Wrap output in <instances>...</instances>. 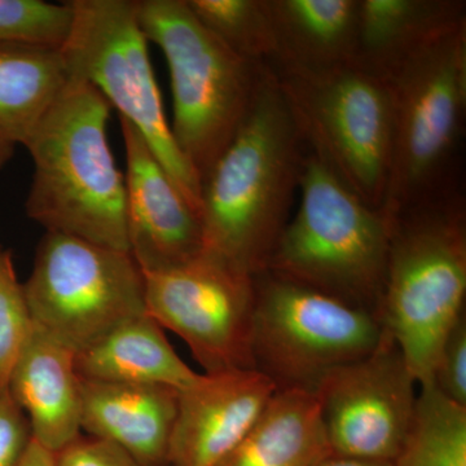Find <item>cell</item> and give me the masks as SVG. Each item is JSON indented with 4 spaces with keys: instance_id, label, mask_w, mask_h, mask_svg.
Instances as JSON below:
<instances>
[{
    "instance_id": "6da1fadb",
    "label": "cell",
    "mask_w": 466,
    "mask_h": 466,
    "mask_svg": "<svg viewBox=\"0 0 466 466\" xmlns=\"http://www.w3.org/2000/svg\"><path fill=\"white\" fill-rule=\"evenodd\" d=\"M308 147L267 66L250 113L202 179L205 251L253 276L265 272L285 227Z\"/></svg>"
},
{
    "instance_id": "44dd1931",
    "label": "cell",
    "mask_w": 466,
    "mask_h": 466,
    "mask_svg": "<svg viewBox=\"0 0 466 466\" xmlns=\"http://www.w3.org/2000/svg\"><path fill=\"white\" fill-rule=\"evenodd\" d=\"M70 76L60 48L0 43V139L24 146Z\"/></svg>"
},
{
    "instance_id": "1f68e13d",
    "label": "cell",
    "mask_w": 466,
    "mask_h": 466,
    "mask_svg": "<svg viewBox=\"0 0 466 466\" xmlns=\"http://www.w3.org/2000/svg\"><path fill=\"white\" fill-rule=\"evenodd\" d=\"M2 249H3L2 245H0V250H2Z\"/></svg>"
},
{
    "instance_id": "e0dca14e",
    "label": "cell",
    "mask_w": 466,
    "mask_h": 466,
    "mask_svg": "<svg viewBox=\"0 0 466 466\" xmlns=\"http://www.w3.org/2000/svg\"><path fill=\"white\" fill-rule=\"evenodd\" d=\"M465 23L464 0H359L354 63L386 81L426 45Z\"/></svg>"
},
{
    "instance_id": "ffe728a7",
    "label": "cell",
    "mask_w": 466,
    "mask_h": 466,
    "mask_svg": "<svg viewBox=\"0 0 466 466\" xmlns=\"http://www.w3.org/2000/svg\"><path fill=\"white\" fill-rule=\"evenodd\" d=\"M330 455L317 392L285 389L223 466H315Z\"/></svg>"
},
{
    "instance_id": "9c48e42d",
    "label": "cell",
    "mask_w": 466,
    "mask_h": 466,
    "mask_svg": "<svg viewBox=\"0 0 466 466\" xmlns=\"http://www.w3.org/2000/svg\"><path fill=\"white\" fill-rule=\"evenodd\" d=\"M254 279V370L278 390L315 391L328 373L367 357L385 337L372 312L268 271Z\"/></svg>"
},
{
    "instance_id": "8992f818",
    "label": "cell",
    "mask_w": 466,
    "mask_h": 466,
    "mask_svg": "<svg viewBox=\"0 0 466 466\" xmlns=\"http://www.w3.org/2000/svg\"><path fill=\"white\" fill-rule=\"evenodd\" d=\"M148 42L167 58L173 92L171 133L201 180L250 113L266 64L226 47L193 15L187 0H137Z\"/></svg>"
},
{
    "instance_id": "3957f363",
    "label": "cell",
    "mask_w": 466,
    "mask_h": 466,
    "mask_svg": "<svg viewBox=\"0 0 466 466\" xmlns=\"http://www.w3.org/2000/svg\"><path fill=\"white\" fill-rule=\"evenodd\" d=\"M386 82L392 147L381 211L389 222L465 192L466 23L426 45Z\"/></svg>"
},
{
    "instance_id": "9a60e30c",
    "label": "cell",
    "mask_w": 466,
    "mask_h": 466,
    "mask_svg": "<svg viewBox=\"0 0 466 466\" xmlns=\"http://www.w3.org/2000/svg\"><path fill=\"white\" fill-rule=\"evenodd\" d=\"M76 355L33 323L8 380L7 390L29 420L33 440L52 453L82 434Z\"/></svg>"
},
{
    "instance_id": "2e32d148",
    "label": "cell",
    "mask_w": 466,
    "mask_h": 466,
    "mask_svg": "<svg viewBox=\"0 0 466 466\" xmlns=\"http://www.w3.org/2000/svg\"><path fill=\"white\" fill-rule=\"evenodd\" d=\"M81 429L143 466H168L179 391L167 386L81 379Z\"/></svg>"
},
{
    "instance_id": "5bb4252c",
    "label": "cell",
    "mask_w": 466,
    "mask_h": 466,
    "mask_svg": "<svg viewBox=\"0 0 466 466\" xmlns=\"http://www.w3.org/2000/svg\"><path fill=\"white\" fill-rule=\"evenodd\" d=\"M276 390L257 370L202 373L179 391L168 466H223Z\"/></svg>"
},
{
    "instance_id": "7402d4cb",
    "label": "cell",
    "mask_w": 466,
    "mask_h": 466,
    "mask_svg": "<svg viewBox=\"0 0 466 466\" xmlns=\"http://www.w3.org/2000/svg\"><path fill=\"white\" fill-rule=\"evenodd\" d=\"M420 388L394 466H466V407L444 397L431 382Z\"/></svg>"
},
{
    "instance_id": "30bf717a",
    "label": "cell",
    "mask_w": 466,
    "mask_h": 466,
    "mask_svg": "<svg viewBox=\"0 0 466 466\" xmlns=\"http://www.w3.org/2000/svg\"><path fill=\"white\" fill-rule=\"evenodd\" d=\"M24 290L34 325L76 354L147 314L146 280L130 251L64 233H45Z\"/></svg>"
},
{
    "instance_id": "cb8c5ba5",
    "label": "cell",
    "mask_w": 466,
    "mask_h": 466,
    "mask_svg": "<svg viewBox=\"0 0 466 466\" xmlns=\"http://www.w3.org/2000/svg\"><path fill=\"white\" fill-rule=\"evenodd\" d=\"M73 21L69 2L0 0V43L61 48Z\"/></svg>"
},
{
    "instance_id": "7c38bea8",
    "label": "cell",
    "mask_w": 466,
    "mask_h": 466,
    "mask_svg": "<svg viewBox=\"0 0 466 466\" xmlns=\"http://www.w3.org/2000/svg\"><path fill=\"white\" fill-rule=\"evenodd\" d=\"M416 385L388 333L375 351L328 373L315 392L332 455L394 464L412 420Z\"/></svg>"
},
{
    "instance_id": "f546056e",
    "label": "cell",
    "mask_w": 466,
    "mask_h": 466,
    "mask_svg": "<svg viewBox=\"0 0 466 466\" xmlns=\"http://www.w3.org/2000/svg\"><path fill=\"white\" fill-rule=\"evenodd\" d=\"M315 466H394L392 462L367 461V460H359L351 458H343V456L330 455Z\"/></svg>"
},
{
    "instance_id": "7a4b0ae2",
    "label": "cell",
    "mask_w": 466,
    "mask_h": 466,
    "mask_svg": "<svg viewBox=\"0 0 466 466\" xmlns=\"http://www.w3.org/2000/svg\"><path fill=\"white\" fill-rule=\"evenodd\" d=\"M110 104L70 76L24 146L33 159L27 217L46 232L128 250L125 177L108 140Z\"/></svg>"
},
{
    "instance_id": "277c9868",
    "label": "cell",
    "mask_w": 466,
    "mask_h": 466,
    "mask_svg": "<svg viewBox=\"0 0 466 466\" xmlns=\"http://www.w3.org/2000/svg\"><path fill=\"white\" fill-rule=\"evenodd\" d=\"M389 225L379 318L421 386L431 382L441 343L465 314V192L410 208Z\"/></svg>"
},
{
    "instance_id": "f1b7e54d",
    "label": "cell",
    "mask_w": 466,
    "mask_h": 466,
    "mask_svg": "<svg viewBox=\"0 0 466 466\" xmlns=\"http://www.w3.org/2000/svg\"><path fill=\"white\" fill-rule=\"evenodd\" d=\"M17 466H56L55 465V453L46 450L38 441L33 440Z\"/></svg>"
},
{
    "instance_id": "83f0119b",
    "label": "cell",
    "mask_w": 466,
    "mask_h": 466,
    "mask_svg": "<svg viewBox=\"0 0 466 466\" xmlns=\"http://www.w3.org/2000/svg\"><path fill=\"white\" fill-rule=\"evenodd\" d=\"M56 466H143L121 447L108 441L79 435L55 453Z\"/></svg>"
},
{
    "instance_id": "8fae6325",
    "label": "cell",
    "mask_w": 466,
    "mask_h": 466,
    "mask_svg": "<svg viewBox=\"0 0 466 466\" xmlns=\"http://www.w3.org/2000/svg\"><path fill=\"white\" fill-rule=\"evenodd\" d=\"M144 280L147 314L187 343L205 373L254 370L253 275L204 250Z\"/></svg>"
},
{
    "instance_id": "4316f807",
    "label": "cell",
    "mask_w": 466,
    "mask_h": 466,
    "mask_svg": "<svg viewBox=\"0 0 466 466\" xmlns=\"http://www.w3.org/2000/svg\"><path fill=\"white\" fill-rule=\"evenodd\" d=\"M33 441L29 420L7 389L0 390V466H17Z\"/></svg>"
},
{
    "instance_id": "52a82bcc",
    "label": "cell",
    "mask_w": 466,
    "mask_h": 466,
    "mask_svg": "<svg viewBox=\"0 0 466 466\" xmlns=\"http://www.w3.org/2000/svg\"><path fill=\"white\" fill-rule=\"evenodd\" d=\"M271 70L309 152L368 207L381 210L392 147L388 82L355 63Z\"/></svg>"
},
{
    "instance_id": "d4e9b609",
    "label": "cell",
    "mask_w": 466,
    "mask_h": 466,
    "mask_svg": "<svg viewBox=\"0 0 466 466\" xmlns=\"http://www.w3.org/2000/svg\"><path fill=\"white\" fill-rule=\"evenodd\" d=\"M33 329V319L18 281L11 251L0 250V390L7 389L12 368Z\"/></svg>"
},
{
    "instance_id": "d6986e66",
    "label": "cell",
    "mask_w": 466,
    "mask_h": 466,
    "mask_svg": "<svg viewBox=\"0 0 466 466\" xmlns=\"http://www.w3.org/2000/svg\"><path fill=\"white\" fill-rule=\"evenodd\" d=\"M78 376L91 381L167 386L182 391L201 380L175 352L148 314L116 328L76 355Z\"/></svg>"
},
{
    "instance_id": "484cf974",
    "label": "cell",
    "mask_w": 466,
    "mask_h": 466,
    "mask_svg": "<svg viewBox=\"0 0 466 466\" xmlns=\"http://www.w3.org/2000/svg\"><path fill=\"white\" fill-rule=\"evenodd\" d=\"M431 382L444 397L466 407L465 314L456 321L441 343Z\"/></svg>"
},
{
    "instance_id": "ac0fdd59",
    "label": "cell",
    "mask_w": 466,
    "mask_h": 466,
    "mask_svg": "<svg viewBox=\"0 0 466 466\" xmlns=\"http://www.w3.org/2000/svg\"><path fill=\"white\" fill-rule=\"evenodd\" d=\"M359 0H267L275 70H319L354 63Z\"/></svg>"
},
{
    "instance_id": "4fadbf2b",
    "label": "cell",
    "mask_w": 466,
    "mask_h": 466,
    "mask_svg": "<svg viewBox=\"0 0 466 466\" xmlns=\"http://www.w3.org/2000/svg\"><path fill=\"white\" fill-rule=\"evenodd\" d=\"M126 165L128 250L143 274L183 265L205 250L201 218L162 167L143 135L119 118Z\"/></svg>"
},
{
    "instance_id": "603a6c76",
    "label": "cell",
    "mask_w": 466,
    "mask_h": 466,
    "mask_svg": "<svg viewBox=\"0 0 466 466\" xmlns=\"http://www.w3.org/2000/svg\"><path fill=\"white\" fill-rule=\"evenodd\" d=\"M187 5L233 54L251 63L274 60V27L267 0H187Z\"/></svg>"
},
{
    "instance_id": "4dcf8cb0",
    "label": "cell",
    "mask_w": 466,
    "mask_h": 466,
    "mask_svg": "<svg viewBox=\"0 0 466 466\" xmlns=\"http://www.w3.org/2000/svg\"><path fill=\"white\" fill-rule=\"evenodd\" d=\"M15 149H16V146L14 143L0 139V170L14 158Z\"/></svg>"
},
{
    "instance_id": "ba28073f",
    "label": "cell",
    "mask_w": 466,
    "mask_h": 466,
    "mask_svg": "<svg viewBox=\"0 0 466 466\" xmlns=\"http://www.w3.org/2000/svg\"><path fill=\"white\" fill-rule=\"evenodd\" d=\"M73 21L60 51L70 75L106 97L143 135L201 218V180L171 133L137 18V0H72Z\"/></svg>"
},
{
    "instance_id": "5b68a950",
    "label": "cell",
    "mask_w": 466,
    "mask_h": 466,
    "mask_svg": "<svg viewBox=\"0 0 466 466\" xmlns=\"http://www.w3.org/2000/svg\"><path fill=\"white\" fill-rule=\"evenodd\" d=\"M390 225L311 152L299 182V207L266 271L379 318ZM380 319V318H379Z\"/></svg>"
}]
</instances>
